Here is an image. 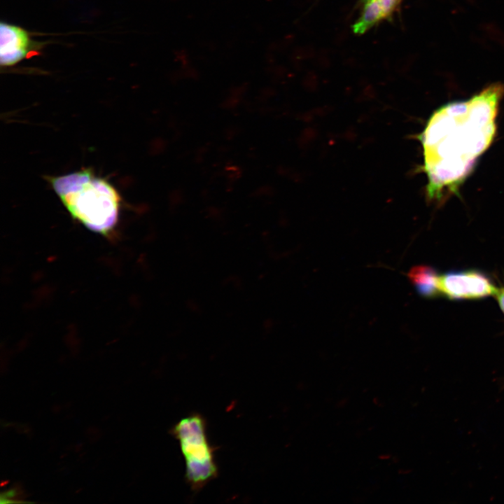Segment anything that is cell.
Segmentation results:
<instances>
[{
  "mask_svg": "<svg viewBox=\"0 0 504 504\" xmlns=\"http://www.w3.org/2000/svg\"><path fill=\"white\" fill-rule=\"evenodd\" d=\"M503 94L504 85L493 83L469 99L447 104L431 115L420 136L430 200H441L457 191L490 146Z\"/></svg>",
  "mask_w": 504,
  "mask_h": 504,
  "instance_id": "obj_1",
  "label": "cell"
},
{
  "mask_svg": "<svg viewBox=\"0 0 504 504\" xmlns=\"http://www.w3.org/2000/svg\"><path fill=\"white\" fill-rule=\"evenodd\" d=\"M24 29L1 21L0 23L1 66H13L22 60L38 55L45 43L34 41Z\"/></svg>",
  "mask_w": 504,
  "mask_h": 504,
  "instance_id": "obj_5",
  "label": "cell"
},
{
  "mask_svg": "<svg viewBox=\"0 0 504 504\" xmlns=\"http://www.w3.org/2000/svg\"><path fill=\"white\" fill-rule=\"evenodd\" d=\"M48 179L74 220L95 233L111 236L118 224L121 202L112 184L90 169Z\"/></svg>",
  "mask_w": 504,
  "mask_h": 504,
  "instance_id": "obj_2",
  "label": "cell"
},
{
  "mask_svg": "<svg viewBox=\"0 0 504 504\" xmlns=\"http://www.w3.org/2000/svg\"><path fill=\"white\" fill-rule=\"evenodd\" d=\"M408 276L421 296L430 298L440 294L439 276L433 268L426 265L415 266L410 270Z\"/></svg>",
  "mask_w": 504,
  "mask_h": 504,
  "instance_id": "obj_6",
  "label": "cell"
},
{
  "mask_svg": "<svg viewBox=\"0 0 504 504\" xmlns=\"http://www.w3.org/2000/svg\"><path fill=\"white\" fill-rule=\"evenodd\" d=\"M500 307L504 312V287L498 288L495 294Z\"/></svg>",
  "mask_w": 504,
  "mask_h": 504,
  "instance_id": "obj_10",
  "label": "cell"
},
{
  "mask_svg": "<svg viewBox=\"0 0 504 504\" xmlns=\"http://www.w3.org/2000/svg\"><path fill=\"white\" fill-rule=\"evenodd\" d=\"M364 8L358 21L353 25L355 34H362L383 19L385 14L378 0H365Z\"/></svg>",
  "mask_w": 504,
  "mask_h": 504,
  "instance_id": "obj_7",
  "label": "cell"
},
{
  "mask_svg": "<svg viewBox=\"0 0 504 504\" xmlns=\"http://www.w3.org/2000/svg\"><path fill=\"white\" fill-rule=\"evenodd\" d=\"M22 493L20 489L18 487L11 488L1 494V503H15L18 502L15 500Z\"/></svg>",
  "mask_w": 504,
  "mask_h": 504,
  "instance_id": "obj_8",
  "label": "cell"
},
{
  "mask_svg": "<svg viewBox=\"0 0 504 504\" xmlns=\"http://www.w3.org/2000/svg\"><path fill=\"white\" fill-rule=\"evenodd\" d=\"M440 293L451 299H477L496 294L498 288L477 271L450 272L439 276Z\"/></svg>",
  "mask_w": 504,
  "mask_h": 504,
  "instance_id": "obj_4",
  "label": "cell"
},
{
  "mask_svg": "<svg viewBox=\"0 0 504 504\" xmlns=\"http://www.w3.org/2000/svg\"><path fill=\"white\" fill-rule=\"evenodd\" d=\"M170 433L178 442L185 461L186 482L192 490H201L218 473L205 419L198 413L190 414L181 419Z\"/></svg>",
  "mask_w": 504,
  "mask_h": 504,
  "instance_id": "obj_3",
  "label": "cell"
},
{
  "mask_svg": "<svg viewBox=\"0 0 504 504\" xmlns=\"http://www.w3.org/2000/svg\"><path fill=\"white\" fill-rule=\"evenodd\" d=\"M401 0H378L386 18L390 17L396 9Z\"/></svg>",
  "mask_w": 504,
  "mask_h": 504,
  "instance_id": "obj_9",
  "label": "cell"
}]
</instances>
